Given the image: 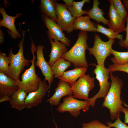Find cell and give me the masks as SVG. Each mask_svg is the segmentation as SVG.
Segmentation results:
<instances>
[{"mask_svg": "<svg viewBox=\"0 0 128 128\" xmlns=\"http://www.w3.org/2000/svg\"><path fill=\"white\" fill-rule=\"evenodd\" d=\"M106 124L111 128H128V126L120 120V117H119L114 122L112 123L111 122H106Z\"/></svg>", "mask_w": 128, "mask_h": 128, "instance_id": "31", "label": "cell"}, {"mask_svg": "<svg viewBox=\"0 0 128 128\" xmlns=\"http://www.w3.org/2000/svg\"><path fill=\"white\" fill-rule=\"evenodd\" d=\"M22 38L18 44L19 49L17 53L14 54L13 48L9 50L8 56L9 61L8 76L15 81L20 80V75L24 70V67L28 66L31 60L25 58L24 55L23 44L26 31H22Z\"/></svg>", "mask_w": 128, "mask_h": 128, "instance_id": "3", "label": "cell"}, {"mask_svg": "<svg viewBox=\"0 0 128 128\" xmlns=\"http://www.w3.org/2000/svg\"><path fill=\"white\" fill-rule=\"evenodd\" d=\"M50 42L51 45V50L48 56L50 58L47 63L50 66L61 58L63 54L68 51V49L64 44L59 41H53L50 39Z\"/></svg>", "mask_w": 128, "mask_h": 128, "instance_id": "18", "label": "cell"}, {"mask_svg": "<svg viewBox=\"0 0 128 128\" xmlns=\"http://www.w3.org/2000/svg\"><path fill=\"white\" fill-rule=\"evenodd\" d=\"M100 2L98 0H94L92 8L87 10L86 14L90 18L95 20L97 23L101 22L105 25H108L109 20L104 16V13L103 10L99 7Z\"/></svg>", "mask_w": 128, "mask_h": 128, "instance_id": "21", "label": "cell"}, {"mask_svg": "<svg viewBox=\"0 0 128 128\" xmlns=\"http://www.w3.org/2000/svg\"><path fill=\"white\" fill-rule=\"evenodd\" d=\"M55 5L57 24L63 31L68 33L72 32L73 30V25L76 18L72 15L65 4L58 3L56 1Z\"/></svg>", "mask_w": 128, "mask_h": 128, "instance_id": "9", "label": "cell"}, {"mask_svg": "<svg viewBox=\"0 0 128 128\" xmlns=\"http://www.w3.org/2000/svg\"><path fill=\"white\" fill-rule=\"evenodd\" d=\"M67 6L71 7L73 5V2L74 1L73 0H63Z\"/></svg>", "mask_w": 128, "mask_h": 128, "instance_id": "34", "label": "cell"}, {"mask_svg": "<svg viewBox=\"0 0 128 128\" xmlns=\"http://www.w3.org/2000/svg\"><path fill=\"white\" fill-rule=\"evenodd\" d=\"M53 95L46 101L50 105L56 106L59 105L61 98L64 96L72 95L73 93L70 84L63 81L60 80L57 87L55 90Z\"/></svg>", "mask_w": 128, "mask_h": 128, "instance_id": "15", "label": "cell"}, {"mask_svg": "<svg viewBox=\"0 0 128 128\" xmlns=\"http://www.w3.org/2000/svg\"><path fill=\"white\" fill-rule=\"evenodd\" d=\"M96 32L101 33L107 36L109 39L117 38L121 40L123 39L122 36L118 33L109 28H106L102 25L97 24Z\"/></svg>", "mask_w": 128, "mask_h": 128, "instance_id": "26", "label": "cell"}, {"mask_svg": "<svg viewBox=\"0 0 128 128\" xmlns=\"http://www.w3.org/2000/svg\"><path fill=\"white\" fill-rule=\"evenodd\" d=\"M111 82L109 91L104 99L102 107H105L110 111L112 120L116 119L120 117V113L123 108V104L121 98V89L124 83L122 80L117 76H114L110 72Z\"/></svg>", "mask_w": 128, "mask_h": 128, "instance_id": "1", "label": "cell"}, {"mask_svg": "<svg viewBox=\"0 0 128 128\" xmlns=\"http://www.w3.org/2000/svg\"><path fill=\"white\" fill-rule=\"evenodd\" d=\"M87 70V68H76L65 71L62 76L58 78L69 83L71 85L75 83L78 78L85 74Z\"/></svg>", "mask_w": 128, "mask_h": 128, "instance_id": "20", "label": "cell"}, {"mask_svg": "<svg viewBox=\"0 0 128 128\" xmlns=\"http://www.w3.org/2000/svg\"><path fill=\"white\" fill-rule=\"evenodd\" d=\"M112 54L114 56L111 58L110 60L114 64L123 65L128 63V50L125 52H120L113 49Z\"/></svg>", "mask_w": 128, "mask_h": 128, "instance_id": "25", "label": "cell"}, {"mask_svg": "<svg viewBox=\"0 0 128 128\" xmlns=\"http://www.w3.org/2000/svg\"><path fill=\"white\" fill-rule=\"evenodd\" d=\"M44 48V46L40 45H39L36 47V53L37 60L35 62V65L40 69L45 77L43 80L48 81L49 90L54 77L50 66L46 61L44 58L43 53Z\"/></svg>", "mask_w": 128, "mask_h": 128, "instance_id": "11", "label": "cell"}, {"mask_svg": "<svg viewBox=\"0 0 128 128\" xmlns=\"http://www.w3.org/2000/svg\"><path fill=\"white\" fill-rule=\"evenodd\" d=\"M31 51L32 55L31 60V65L26 69L21 76L22 80L15 81V83L19 89L23 90L27 93L38 90L42 80L36 74L35 69V62L36 57L35 55L36 47L32 38L31 37Z\"/></svg>", "mask_w": 128, "mask_h": 128, "instance_id": "4", "label": "cell"}, {"mask_svg": "<svg viewBox=\"0 0 128 128\" xmlns=\"http://www.w3.org/2000/svg\"><path fill=\"white\" fill-rule=\"evenodd\" d=\"M56 1L55 0H41L39 9L42 14L47 16L57 23L55 5Z\"/></svg>", "mask_w": 128, "mask_h": 128, "instance_id": "19", "label": "cell"}, {"mask_svg": "<svg viewBox=\"0 0 128 128\" xmlns=\"http://www.w3.org/2000/svg\"><path fill=\"white\" fill-rule=\"evenodd\" d=\"M108 69L110 72L119 71L128 73V63L123 65L111 64L109 66Z\"/></svg>", "mask_w": 128, "mask_h": 128, "instance_id": "30", "label": "cell"}, {"mask_svg": "<svg viewBox=\"0 0 128 128\" xmlns=\"http://www.w3.org/2000/svg\"><path fill=\"white\" fill-rule=\"evenodd\" d=\"M49 90L48 85L45 81L42 80L39 89L27 95L25 100L26 108L30 109L37 106L42 102L46 94Z\"/></svg>", "mask_w": 128, "mask_h": 128, "instance_id": "12", "label": "cell"}, {"mask_svg": "<svg viewBox=\"0 0 128 128\" xmlns=\"http://www.w3.org/2000/svg\"><path fill=\"white\" fill-rule=\"evenodd\" d=\"M23 90L19 89L12 96L10 101L11 107L19 111L26 108L25 100L27 95Z\"/></svg>", "mask_w": 128, "mask_h": 128, "instance_id": "22", "label": "cell"}, {"mask_svg": "<svg viewBox=\"0 0 128 128\" xmlns=\"http://www.w3.org/2000/svg\"><path fill=\"white\" fill-rule=\"evenodd\" d=\"M81 128H111L108 126H106L97 120L91 121L88 123H84L82 124Z\"/></svg>", "mask_w": 128, "mask_h": 128, "instance_id": "29", "label": "cell"}, {"mask_svg": "<svg viewBox=\"0 0 128 128\" xmlns=\"http://www.w3.org/2000/svg\"><path fill=\"white\" fill-rule=\"evenodd\" d=\"M115 41V39H109L105 42L101 40L99 35H95L93 46L89 47L87 50L89 54L94 56L98 64L105 66L106 59L112 54V46Z\"/></svg>", "mask_w": 128, "mask_h": 128, "instance_id": "6", "label": "cell"}, {"mask_svg": "<svg viewBox=\"0 0 128 128\" xmlns=\"http://www.w3.org/2000/svg\"><path fill=\"white\" fill-rule=\"evenodd\" d=\"M90 0H83L79 2L74 1L72 7L67 6L68 9L72 15L76 18L86 14L87 10H83L82 8L86 3H89Z\"/></svg>", "mask_w": 128, "mask_h": 128, "instance_id": "24", "label": "cell"}, {"mask_svg": "<svg viewBox=\"0 0 128 128\" xmlns=\"http://www.w3.org/2000/svg\"><path fill=\"white\" fill-rule=\"evenodd\" d=\"M90 18L87 15L76 18L73 25V30L86 32H96L97 24L91 21Z\"/></svg>", "mask_w": 128, "mask_h": 128, "instance_id": "17", "label": "cell"}, {"mask_svg": "<svg viewBox=\"0 0 128 128\" xmlns=\"http://www.w3.org/2000/svg\"><path fill=\"white\" fill-rule=\"evenodd\" d=\"M92 65L95 66L96 68L93 71L96 75V78L99 82L100 89L98 92L93 97L89 98L87 100L90 106H95V101L98 98L105 97L110 88L111 83L108 81L110 72L108 69L105 66L92 64Z\"/></svg>", "mask_w": 128, "mask_h": 128, "instance_id": "5", "label": "cell"}, {"mask_svg": "<svg viewBox=\"0 0 128 128\" xmlns=\"http://www.w3.org/2000/svg\"><path fill=\"white\" fill-rule=\"evenodd\" d=\"M0 13L1 14L2 19L0 21V27H5L8 29L7 32L8 35H11V37L15 39L18 38H21L22 35L20 34L17 30L15 25V19L22 15L21 13H18L15 16H10L6 13L4 7L0 8Z\"/></svg>", "mask_w": 128, "mask_h": 128, "instance_id": "13", "label": "cell"}, {"mask_svg": "<svg viewBox=\"0 0 128 128\" xmlns=\"http://www.w3.org/2000/svg\"><path fill=\"white\" fill-rule=\"evenodd\" d=\"M121 112L123 113L125 115L124 123H128V110L127 108L123 107L122 109Z\"/></svg>", "mask_w": 128, "mask_h": 128, "instance_id": "33", "label": "cell"}, {"mask_svg": "<svg viewBox=\"0 0 128 128\" xmlns=\"http://www.w3.org/2000/svg\"><path fill=\"white\" fill-rule=\"evenodd\" d=\"M123 104L124 105V106L126 107L127 108L128 110V105H127L125 103V102H123Z\"/></svg>", "mask_w": 128, "mask_h": 128, "instance_id": "37", "label": "cell"}, {"mask_svg": "<svg viewBox=\"0 0 128 128\" xmlns=\"http://www.w3.org/2000/svg\"><path fill=\"white\" fill-rule=\"evenodd\" d=\"M88 38L87 32L80 31L74 45L64 53L61 57L70 62L75 68H87L88 65L86 58L85 51L89 47L87 43Z\"/></svg>", "mask_w": 128, "mask_h": 128, "instance_id": "2", "label": "cell"}, {"mask_svg": "<svg viewBox=\"0 0 128 128\" xmlns=\"http://www.w3.org/2000/svg\"><path fill=\"white\" fill-rule=\"evenodd\" d=\"M70 85L74 98L87 101L89 92L95 86L94 79L89 74H85Z\"/></svg>", "mask_w": 128, "mask_h": 128, "instance_id": "8", "label": "cell"}, {"mask_svg": "<svg viewBox=\"0 0 128 128\" xmlns=\"http://www.w3.org/2000/svg\"><path fill=\"white\" fill-rule=\"evenodd\" d=\"M127 25L125 31L126 36L125 40L122 39L120 40L118 43L120 46L122 47L128 49V14L126 18Z\"/></svg>", "mask_w": 128, "mask_h": 128, "instance_id": "32", "label": "cell"}, {"mask_svg": "<svg viewBox=\"0 0 128 128\" xmlns=\"http://www.w3.org/2000/svg\"><path fill=\"white\" fill-rule=\"evenodd\" d=\"M13 79L0 72V98L11 96L19 89Z\"/></svg>", "mask_w": 128, "mask_h": 128, "instance_id": "16", "label": "cell"}, {"mask_svg": "<svg viewBox=\"0 0 128 128\" xmlns=\"http://www.w3.org/2000/svg\"><path fill=\"white\" fill-rule=\"evenodd\" d=\"M0 44L1 45L4 42V39L5 36L4 33L2 31L0 28Z\"/></svg>", "mask_w": 128, "mask_h": 128, "instance_id": "35", "label": "cell"}, {"mask_svg": "<svg viewBox=\"0 0 128 128\" xmlns=\"http://www.w3.org/2000/svg\"><path fill=\"white\" fill-rule=\"evenodd\" d=\"M115 9L121 16L124 22H126L128 12L120 0H112Z\"/></svg>", "mask_w": 128, "mask_h": 128, "instance_id": "28", "label": "cell"}, {"mask_svg": "<svg viewBox=\"0 0 128 128\" xmlns=\"http://www.w3.org/2000/svg\"><path fill=\"white\" fill-rule=\"evenodd\" d=\"M90 106L87 101L78 100L73 96L69 95L63 98V102L59 104L56 110L61 113L68 112L71 116L76 117L80 114L81 110L86 112Z\"/></svg>", "mask_w": 128, "mask_h": 128, "instance_id": "7", "label": "cell"}, {"mask_svg": "<svg viewBox=\"0 0 128 128\" xmlns=\"http://www.w3.org/2000/svg\"><path fill=\"white\" fill-rule=\"evenodd\" d=\"M71 64L63 58L58 59L50 66L54 77L58 78L62 76L66 69L71 66Z\"/></svg>", "mask_w": 128, "mask_h": 128, "instance_id": "23", "label": "cell"}, {"mask_svg": "<svg viewBox=\"0 0 128 128\" xmlns=\"http://www.w3.org/2000/svg\"><path fill=\"white\" fill-rule=\"evenodd\" d=\"M41 17L44 24L48 30L46 31L49 39H53L54 41H60L66 46L70 47L71 41L66 37L61 28L53 20L47 16L41 15Z\"/></svg>", "mask_w": 128, "mask_h": 128, "instance_id": "10", "label": "cell"}, {"mask_svg": "<svg viewBox=\"0 0 128 128\" xmlns=\"http://www.w3.org/2000/svg\"><path fill=\"white\" fill-rule=\"evenodd\" d=\"M9 64V58L6 54L0 51V72L8 76Z\"/></svg>", "mask_w": 128, "mask_h": 128, "instance_id": "27", "label": "cell"}, {"mask_svg": "<svg viewBox=\"0 0 128 128\" xmlns=\"http://www.w3.org/2000/svg\"><path fill=\"white\" fill-rule=\"evenodd\" d=\"M121 1L125 7L128 12V0H122Z\"/></svg>", "mask_w": 128, "mask_h": 128, "instance_id": "36", "label": "cell"}, {"mask_svg": "<svg viewBox=\"0 0 128 128\" xmlns=\"http://www.w3.org/2000/svg\"><path fill=\"white\" fill-rule=\"evenodd\" d=\"M54 123L55 125V128H58L57 127V124L55 123V122L54 121Z\"/></svg>", "mask_w": 128, "mask_h": 128, "instance_id": "38", "label": "cell"}, {"mask_svg": "<svg viewBox=\"0 0 128 128\" xmlns=\"http://www.w3.org/2000/svg\"><path fill=\"white\" fill-rule=\"evenodd\" d=\"M110 3L108 16L109 18L108 28L119 33L125 31V23L123 18L115 9L112 0H108Z\"/></svg>", "mask_w": 128, "mask_h": 128, "instance_id": "14", "label": "cell"}]
</instances>
